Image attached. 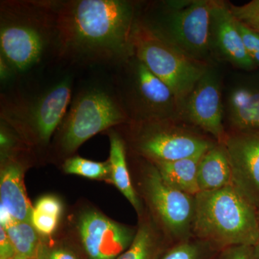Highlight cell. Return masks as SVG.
I'll list each match as a JSON object with an SVG mask.
<instances>
[{"mask_svg":"<svg viewBox=\"0 0 259 259\" xmlns=\"http://www.w3.org/2000/svg\"><path fill=\"white\" fill-rule=\"evenodd\" d=\"M58 61L117 67L134 56L136 4L127 0H57Z\"/></svg>","mask_w":259,"mask_h":259,"instance_id":"obj_1","label":"cell"},{"mask_svg":"<svg viewBox=\"0 0 259 259\" xmlns=\"http://www.w3.org/2000/svg\"><path fill=\"white\" fill-rule=\"evenodd\" d=\"M57 0L0 2V58L15 76L58 61Z\"/></svg>","mask_w":259,"mask_h":259,"instance_id":"obj_2","label":"cell"},{"mask_svg":"<svg viewBox=\"0 0 259 259\" xmlns=\"http://www.w3.org/2000/svg\"><path fill=\"white\" fill-rule=\"evenodd\" d=\"M192 234L220 248L253 246L259 238L258 211L233 185L199 192Z\"/></svg>","mask_w":259,"mask_h":259,"instance_id":"obj_3","label":"cell"},{"mask_svg":"<svg viewBox=\"0 0 259 259\" xmlns=\"http://www.w3.org/2000/svg\"><path fill=\"white\" fill-rule=\"evenodd\" d=\"M74 78L70 74L37 93H2L0 117L32 146L46 147L60 125L72 100Z\"/></svg>","mask_w":259,"mask_h":259,"instance_id":"obj_4","label":"cell"},{"mask_svg":"<svg viewBox=\"0 0 259 259\" xmlns=\"http://www.w3.org/2000/svg\"><path fill=\"white\" fill-rule=\"evenodd\" d=\"M129 122L112 81L88 83L73 95L56 131V152L71 157L95 135Z\"/></svg>","mask_w":259,"mask_h":259,"instance_id":"obj_5","label":"cell"},{"mask_svg":"<svg viewBox=\"0 0 259 259\" xmlns=\"http://www.w3.org/2000/svg\"><path fill=\"white\" fill-rule=\"evenodd\" d=\"M160 5L139 15L140 20L189 57L207 64L212 56V1H171Z\"/></svg>","mask_w":259,"mask_h":259,"instance_id":"obj_6","label":"cell"},{"mask_svg":"<svg viewBox=\"0 0 259 259\" xmlns=\"http://www.w3.org/2000/svg\"><path fill=\"white\" fill-rule=\"evenodd\" d=\"M116 68L112 85L130 122L181 118L180 107L171 89L136 56Z\"/></svg>","mask_w":259,"mask_h":259,"instance_id":"obj_7","label":"cell"},{"mask_svg":"<svg viewBox=\"0 0 259 259\" xmlns=\"http://www.w3.org/2000/svg\"><path fill=\"white\" fill-rule=\"evenodd\" d=\"M133 45L134 56L175 94L181 114L187 97L209 69L208 64L178 50L150 30L139 17L135 24Z\"/></svg>","mask_w":259,"mask_h":259,"instance_id":"obj_8","label":"cell"},{"mask_svg":"<svg viewBox=\"0 0 259 259\" xmlns=\"http://www.w3.org/2000/svg\"><path fill=\"white\" fill-rule=\"evenodd\" d=\"M176 121L129 122L135 149L151 162L173 161L204 153L214 144L175 125Z\"/></svg>","mask_w":259,"mask_h":259,"instance_id":"obj_9","label":"cell"},{"mask_svg":"<svg viewBox=\"0 0 259 259\" xmlns=\"http://www.w3.org/2000/svg\"><path fill=\"white\" fill-rule=\"evenodd\" d=\"M144 187L148 202L167 233L181 242L187 241L192 234L195 196L167 185L153 163L145 170Z\"/></svg>","mask_w":259,"mask_h":259,"instance_id":"obj_10","label":"cell"},{"mask_svg":"<svg viewBox=\"0 0 259 259\" xmlns=\"http://www.w3.org/2000/svg\"><path fill=\"white\" fill-rule=\"evenodd\" d=\"M221 83L210 68L199 79L185 102L181 118L200 127L223 144L227 136L223 124Z\"/></svg>","mask_w":259,"mask_h":259,"instance_id":"obj_11","label":"cell"},{"mask_svg":"<svg viewBox=\"0 0 259 259\" xmlns=\"http://www.w3.org/2000/svg\"><path fill=\"white\" fill-rule=\"evenodd\" d=\"M80 237L90 259H116L129 248L136 233L95 211L80 218Z\"/></svg>","mask_w":259,"mask_h":259,"instance_id":"obj_12","label":"cell"},{"mask_svg":"<svg viewBox=\"0 0 259 259\" xmlns=\"http://www.w3.org/2000/svg\"><path fill=\"white\" fill-rule=\"evenodd\" d=\"M224 145L232 183L252 205L259 209V137L252 133L227 137Z\"/></svg>","mask_w":259,"mask_h":259,"instance_id":"obj_13","label":"cell"},{"mask_svg":"<svg viewBox=\"0 0 259 259\" xmlns=\"http://www.w3.org/2000/svg\"><path fill=\"white\" fill-rule=\"evenodd\" d=\"M210 42L212 49L215 48L220 55L233 66L244 70L255 67L245 50L236 19L222 2L212 1Z\"/></svg>","mask_w":259,"mask_h":259,"instance_id":"obj_14","label":"cell"},{"mask_svg":"<svg viewBox=\"0 0 259 259\" xmlns=\"http://www.w3.org/2000/svg\"><path fill=\"white\" fill-rule=\"evenodd\" d=\"M17 159L9 156L1 172L0 221L5 228L16 222H30L33 209L24 188L23 166Z\"/></svg>","mask_w":259,"mask_h":259,"instance_id":"obj_15","label":"cell"},{"mask_svg":"<svg viewBox=\"0 0 259 259\" xmlns=\"http://www.w3.org/2000/svg\"><path fill=\"white\" fill-rule=\"evenodd\" d=\"M227 111L231 125L237 131L259 132V88H235L228 97Z\"/></svg>","mask_w":259,"mask_h":259,"instance_id":"obj_16","label":"cell"},{"mask_svg":"<svg viewBox=\"0 0 259 259\" xmlns=\"http://www.w3.org/2000/svg\"><path fill=\"white\" fill-rule=\"evenodd\" d=\"M199 192H208L232 185V172L223 144L209 148L199 162L197 171Z\"/></svg>","mask_w":259,"mask_h":259,"instance_id":"obj_17","label":"cell"},{"mask_svg":"<svg viewBox=\"0 0 259 259\" xmlns=\"http://www.w3.org/2000/svg\"><path fill=\"white\" fill-rule=\"evenodd\" d=\"M205 153L177 161L152 163L167 185L186 194L195 196L199 192L197 182L199 162Z\"/></svg>","mask_w":259,"mask_h":259,"instance_id":"obj_18","label":"cell"},{"mask_svg":"<svg viewBox=\"0 0 259 259\" xmlns=\"http://www.w3.org/2000/svg\"><path fill=\"white\" fill-rule=\"evenodd\" d=\"M107 131L110 144V158L108 159L111 167L110 179L112 183L125 196L136 210L140 212L141 211V202L135 192L130 177L125 141L121 135L115 131V127Z\"/></svg>","mask_w":259,"mask_h":259,"instance_id":"obj_19","label":"cell"},{"mask_svg":"<svg viewBox=\"0 0 259 259\" xmlns=\"http://www.w3.org/2000/svg\"><path fill=\"white\" fill-rule=\"evenodd\" d=\"M5 229L14 248L16 258L37 259L42 244L31 223L16 222Z\"/></svg>","mask_w":259,"mask_h":259,"instance_id":"obj_20","label":"cell"},{"mask_svg":"<svg viewBox=\"0 0 259 259\" xmlns=\"http://www.w3.org/2000/svg\"><path fill=\"white\" fill-rule=\"evenodd\" d=\"M161 243L151 225H141L128 248L116 259H156Z\"/></svg>","mask_w":259,"mask_h":259,"instance_id":"obj_21","label":"cell"},{"mask_svg":"<svg viewBox=\"0 0 259 259\" xmlns=\"http://www.w3.org/2000/svg\"><path fill=\"white\" fill-rule=\"evenodd\" d=\"M64 169L66 173L70 175H79L93 180L110 178L111 172L109 160L105 162H97L79 156L66 158L64 163Z\"/></svg>","mask_w":259,"mask_h":259,"instance_id":"obj_22","label":"cell"},{"mask_svg":"<svg viewBox=\"0 0 259 259\" xmlns=\"http://www.w3.org/2000/svg\"><path fill=\"white\" fill-rule=\"evenodd\" d=\"M229 9L237 20L250 28L259 24V0H253L242 6L231 5Z\"/></svg>","mask_w":259,"mask_h":259,"instance_id":"obj_23","label":"cell"},{"mask_svg":"<svg viewBox=\"0 0 259 259\" xmlns=\"http://www.w3.org/2000/svg\"><path fill=\"white\" fill-rule=\"evenodd\" d=\"M247 54L255 65L259 66V32L237 20Z\"/></svg>","mask_w":259,"mask_h":259,"instance_id":"obj_24","label":"cell"},{"mask_svg":"<svg viewBox=\"0 0 259 259\" xmlns=\"http://www.w3.org/2000/svg\"><path fill=\"white\" fill-rule=\"evenodd\" d=\"M202 251V246L199 243L187 240L171 248L162 259H199Z\"/></svg>","mask_w":259,"mask_h":259,"instance_id":"obj_25","label":"cell"},{"mask_svg":"<svg viewBox=\"0 0 259 259\" xmlns=\"http://www.w3.org/2000/svg\"><path fill=\"white\" fill-rule=\"evenodd\" d=\"M59 219V218L39 212L33 208L30 222L37 233L45 236H49L55 231Z\"/></svg>","mask_w":259,"mask_h":259,"instance_id":"obj_26","label":"cell"},{"mask_svg":"<svg viewBox=\"0 0 259 259\" xmlns=\"http://www.w3.org/2000/svg\"><path fill=\"white\" fill-rule=\"evenodd\" d=\"M34 209L58 218H60L62 212V204L59 199L54 196H44L39 199Z\"/></svg>","mask_w":259,"mask_h":259,"instance_id":"obj_27","label":"cell"},{"mask_svg":"<svg viewBox=\"0 0 259 259\" xmlns=\"http://www.w3.org/2000/svg\"><path fill=\"white\" fill-rule=\"evenodd\" d=\"M222 259H255L253 247L250 245H236L225 250Z\"/></svg>","mask_w":259,"mask_h":259,"instance_id":"obj_28","label":"cell"},{"mask_svg":"<svg viewBox=\"0 0 259 259\" xmlns=\"http://www.w3.org/2000/svg\"><path fill=\"white\" fill-rule=\"evenodd\" d=\"M37 259H78L74 253L64 248H49L42 245Z\"/></svg>","mask_w":259,"mask_h":259,"instance_id":"obj_29","label":"cell"},{"mask_svg":"<svg viewBox=\"0 0 259 259\" xmlns=\"http://www.w3.org/2000/svg\"><path fill=\"white\" fill-rule=\"evenodd\" d=\"M15 253L6 230L0 227V259L15 258Z\"/></svg>","mask_w":259,"mask_h":259,"instance_id":"obj_30","label":"cell"},{"mask_svg":"<svg viewBox=\"0 0 259 259\" xmlns=\"http://www.w3.org/2000/svg\"><path fill=\"white\" fill-rule=\"evenodd\" d=\"M14 76H15L14 73L9 65L5 62L4 59L0 58V78H1L2 83L8 81Z\"/></svg>","mask_w":259,"mask_h":259,"instance_id":"obj_31","label":"cell"},{"mask_svg":"<svg viewBox=\"0 0 259 259\" xmlns=\"http://www.w3.org/2000/svg\"><path fill=\"white\" fill-rule=\"evenodd\" d=\"M253 254L255 259H259V238L256 243L253 245Z\"/></svg>","mask_w":259,"mask_h":259,"instance_id":"obj_32","label":"cell"},{"mask_svg":"<svg viewBox=\"0 0 259 259\" xmlns=\"http://www.w3.org/2000/svg\"><path fill=\"white\" fill-rule=\"evenodd\" d=\"M251 28L253 29V30H256V31L259 32V24H258V25H255V26H253V28Z\"/></svg>","mask_w":259,"mask_h":259,"instance_id":"obj_33","label":"cell"},{"mask_svg":"<svg viewBox=\"0 0 259 259\" xmlns=\"http://www.w3.org/2000/svg\"><path fill=\"white\" fill-rule=\"evenodd\" d=\"M252 134H255V136H258L259 137V132H253Z\"/></svg>","mask_w":259,"mask_h":259,"instance_id":"obj_34","label":"cell"},{"mask_svg":"<svg viewBox=\"0 0 259 259\" xmlns=\"http://www.w3.org/2000/svg\"><path fill=\"white\" fill-rule=\"evenodd\" d=\"M12 259H21V258H16V257H15V258H12Z\"/></svg>","mask_w":259,"mask_h":259,"instance_id":"obj_35","label":"cell"},{"mask_svg":"<svg viewBox=\"0 0 259 259\" xmlns=\"http://www.w3.org/2000/svg\"><path fill=\"white\" fill-rule=\"evenodd\" d=\"M258 218H259V209H258Z\"/></svg>","mask_w":259,"mask_h":259,"instance_id":"obj_36","label":"cell"}]
</instances>
